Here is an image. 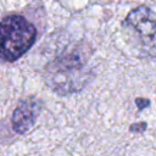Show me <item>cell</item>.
Wrapping results in <instances>:
<instances>
[{
  "mask_svg": "<svg viewBox=\"0 0 156 156\" xmlns=\"http://www.w3.org/2000/svg\"><path fill=\"white\" fill-rule=\"evenodd\" d=\"M37 29L21 15H9L0 21V58L13 62L35 43Z\"/></svg>",
  "mask_w": 156,
  "mask_h": 156,
  "instance_id": "7a4b0ae2",
  "label": "cell"
},
{
  "mask_svg": "<svg viewBox=\"0 0 156 156\" xmlns=\"http://www.w3.org/2000/svg\"><path fill=\"white\" fill-rule=\"evenodd\" d=\"M90 56L91 49L85 44H78L56 56L44 68L46 85L58 95L80 91L93 78Z\"/></svg>",
  "mask_w": 156,
  "mask_h": 156,
  "instance_id": "6da1fadb",
  "label": "cell"
},
{
  "mask_svg": "<svg viewBox=\"0 0 156 156\" xmlns=\"http://www.w3.org/2000/svg\"><path fill=\"white\" fill-rule=\"evenodd\" d=\"M122 29L140 56L156 58V18L147 6L133 9L123 20Z\"/></svg>",
  "mask_w": 156,
  "mask_h": 156,
  "instance_id": "3957f363",
  "label": "cell"
},
{
  "mask_svg": "<svg viewBox=\"0 0 156 156\" xmlns=\"http://www.w3.org/2000/svg\"><path fill=\"white\" fill-rule=\"evenodd\" d=\"M135 102H136L139 108H144V107H147L150 105V101L147 99H136Z\"/></svg>",
  "mask_w": 156,
  "mask_h": 156,
  "instance_id": "8992f818",
  "label": "cell"
},
{
  "mask_svg": "<svg viewBox=\"0 0 156 156\" xmlns=\"http://www.w3.org/2000/svg\"><path fill=\"white\" fill-rule=\"evenodd\" d=\"M41 101L37 98H27L22 100L12 112V128L18 134L28 133L35 124L37 118L41 111Z\"/></svg>",
  "mask_w": 156,
  "mask_h": 156,
  "instance_id": "277c9868",
  "label": "cell"
},
{
  "mask_svg": "<svg viewBox=\"0 0 156 156\" xmlns=\"http://www.w3.org/2000/svg\"><path fill=\"white\" fill-rule=\"evenodd\" d=\"M146 128V123H135V124H132L130 127H129V129L132 130V132H143L144 129Z\"/></svg>",
  "mask_w": 156,
  "mask_h": 156,
  "instance_id": "5b68a950",
  "label": "cell"
}]
</instances>
